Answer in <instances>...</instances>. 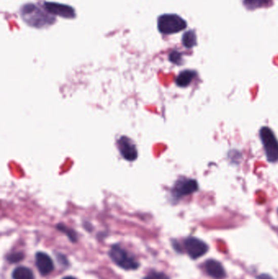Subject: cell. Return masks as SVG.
Wrapping results in <instances>:
<instances>
[{
	"label": "cell",
	"instance_id": "8992f818",
	"mask_svg": "<svg viewBox=\"0 0 278 279\" xmlns=\"http://www.w3.org/2000/svg\"><path fill=\"white\" fill-rule=\"evenodd\" d=\"M187 253L193 260L200 258L208 252V245L205 242L195 237H188L184 242Z\"/></svg>",
	"mask_w": 278,
	"mask_h": 279
},
{
	"label": "cell",
	"instance_id": "5b68a950",
	"mask_svg": "<svg viewBox=\"0 0 278 279\" xmlns=\"http://www.w3.org/2000/svg\"><path fill=\"white\" fill-rule=\"evenodd\" d=\"M198 190V184L193 179L180 178L172 189V194L176 198L188 196Z\"/></svg>",
	"mask_w": 278,
	"mask_h": 279
},
{
	"label": "cell",
	"instance_id": "7c38bea8",
	"mask_svg": "<svg viewBox=\"0 0 278 279\" xmlns=\"http://www.w3.org/2000/svg\"><path fill=\"white\" fill-rule=\"evenodd\" d=\"M243 5L247 10L268 9L273 5V0H242Z\"/></svg>",
	"mask_w": 278,
	"mask_h": 279
},
{
	"label": "cell",
	"instance_id": "4fadbf2b",
	"mask_svg": "<svg viewBox=\"0 0 278 279\" xmlns=\"http://www.w3.org/2000/svg\"><path fill=\"white\" fill-rule=\"evenodd\" d=\"M13 279H34V273L27 267H17L13 272Z\"/></svg>",
	"mask_w": 278,
	"mask_h": 279
},
{
	"label": "cell",
	"instance_id": "9a60e30c",
	"mask_svg": "<svg viewBox=\"0 0 278 279\" xmlns=\"http://www.w3.org/2000/svg\"><path fill=\"white\" fill-rule=\"evenodd\" d=\"M57 228L58 230L67 235V237H69L70 241L73 242V243L77 242V233H75V231L73 230V229H69V227L65 226L63 224H58L57 225Z\"/></svg>",
	"mask_w": 278,
	"mask_h": 279
},
{
	"label": "cell",
	"instance_id": "d6986e66",
	"mask_svg": "<svg viewBox=\"0 0 278 279\" xmlns=\"http://www.w3.org/2000/svg\"><path fill=\"white\" fill-rule=\"evenodd\" d=\"M258 279H273L272 278L270 275L266 274V273H264V274L259 275V277H258Z\"/></svg>",
	"mask_w": 278,
	"mask_h": 279
},
{
	"label": "cell",
	"instance_id": "277c9868",
	"mask_svg": "<svg viewBox=\"0 0 278 279\" xmlns=\"http://www.w3.org/2000/svg\"><path fill=\"white\" fill-rule=\"evenodd\" d=\"M109 255L111 260L122 269L132 270L138 269L140 266V264L134 258V256L130 255V253L124 248H122L120 245L112 246V248L109 250Z\"/></svg>",
	"mask_w": 278,
	"mask_h": 279
},
{
	"label": "cell",
	"instance_id": "5bb4252c",
	"mask_svg": "<svg viewBox=\"0 0 278 279\" xmlns=\"http://www.w3.org/2000/svg\"><path fill=\"white\" fill-rule=\"evenodd\" d=\"M182 44L188 49L197 45V35L193 30H188L183 34Z\"/></svg>",
	"mask_w": 278,
	"mask_h": 279
},
{
	"label": "cell",
	"instance_id": "ba28073f",
	"mask_svg": "<svg viewBox=\"0 0 278 279\" xmlns=\"http://www.w3.org/2000/svg\"><path fill=\"white\" fill-rule=\"evenodd\" d=\"M120 153L127 161H135L138 157V152L134 142L128 137H122L117 141Z\"/></svg>",
	"mask_w": 278,
	"mask_h": 279
},
{
	"label": "cell",
	"instance_id": "2e32d148",
	"mask_svg": "<svg viewBox=\"0 0 278 279\" xmlns=\"http://www.w3.org/2000/svg\"><path fill=\"white\" fill-rule=\"evenodd\" d=\"M169 60L172 63L176 64V65H180L182 63V55L181 53H179L178 51H173L172 53H170Z\"/></svg>",
	"mask_w": 278,
	"mask_h": 279
},
{
	"label": "cell",
	"instance_id": "6da1fadb",
	"mask_svg": "<svg viewBox=\"0 0 278 279\" xmlns=\"http://www.w3.org/2000/svg\"><path fill=\"white\" fill-rule=\"evenodd\" d=\"M20 16L25 24L35 29L50 27L56 22V17L48 13L44 6L32 3L22 5Z\"/></svg>",
	"mask_w": 278,
	"mask_h": 279
},
{
	"label": "cell",
	"instance_id": "9c48e42d",
	"mask_svg": "<svg viewBox=\"0 0 278 279\" xmlns=\"http://www.w3.org/2000/svg\"><path fill=\"white\" fill-rule=\"evenodd\" d=\"M35 262L38 271L44 276L49 274L54 270V263L47 253L42 252H37L35 256Z\"/></svg>",
	"mask_w": 278,
	"mask_h": 279
},
{
	"label": "cell",
	"instance_id": "7a4b0ae2",
	"mask_svg": "<svg viewBox=\"0 0 278 279\" xmlns=\"http://www.w3.org/2000/svg\"><path fill=\"white\" fill-rule=\"evenodd\" d=\"M186 27V21L177 14H163L157 18V29L166 35L177 34Z\"/></svg>",
	"mask_w": 278,
	"mask_h": 279
},
{
	"label": "cell",
	"instance_id": "3957f363",
	"mask_svg": "<svg viewBox=\"0 0 278 279\" xmlns=\"http://www.w3.org/2000/svg\"><path fill=\"white\" fill-rule=\"evenodd\" d=\"M259 137L264 145L266 157L269 163L278 161V140L272 129L268 127H262L259 131Z\"/></svg>",
	"mask_w": 278,
	"mask_h": 279
},
{
	"label": "cell",
	"instance_id": "ac0fdd59",
	"mask_svg": "<svg viewBox=\"0 0 278 279\" xmlns=\"http://www.w3.org/2000/svg\"><path fill=\"white\" fill-rule=\"evenodd\" d=\"M143 279H170V277H168V275L162 273V272L152 271Z\"/></svg>",
	"mask_w": 278,
	"mask_h": 279
},
{
	"label": "cell",
	"instance_id": "ffe728a7",
	"mask_svg": "<svg viewBox=\"0 0 278 279\" xmlns=\"http://www.w3.org/2000/svg\"><path fill=\"white\" fill-rule=\"evenodd\" d=\"M62 279H77L76 277H72V276H67V277H64Z\"/></svg>",
	"mask_w": 278,
	"mask_h": 279
},
{
	"label": "cell",
	"instance_id": "e0dca14e",
	"mask_svg": "<svg viewBox=\"0 0 278 279\" xmlns=\"http://www.w3.org/2000/svg\"><path fill=\"white\" fill-rule=\"evenodd\" d=\"M24 257L25 256L22 252H14V253H11L7 256V260H9L10 263H17L23 260Z\"/></svg>",
	"mask_w": 278,
	"mask_h": 279
},
{
	"label": "cell",
	"instance_id": "30bf717a",
	"mask_svg": "<svg viewBox=\"0 0 278 279\" xmlns=\"http://www.w3.org/2000/svg\"><path fill=\"white\" fill-rule=\"evenodd\" d=\"M204 269L207 274L214 279H224L226 277L225 269L220 261L210 259L204 263Z\"/></svg>",
	"mask_w": 278,
	"mask_h": 279
},
{
	"label": "cell",
	"instance_id": "8fae6325",
	"mask_svg": "<svg viewBox=\"0 0 278 279\" xmlns=\"http://www.w3.org/2000/svg\"><path fill=\"white\" fill-rule=\"evenodd\" d=\"M197 75V72L191 69H185L179 73L176 79V84L181 88L188 87L192 83L193 78Z\"/></svg>",
	"mask_w": 278,
	"mask_h": 279
},
{
	"label": "cell",
	"instance_id": "52a82bcc",
	"mask_svg": "<svg viewBox=\"0 0 278 279\" xmlns=\"http://www.w3.org/2000/svg\"><path fill=\"white\" fill-rule=\"evenodd\" d=\"M44 9L48 11V13L53 16L67 18V19H73L76 17L75 10L73 7L67 5H62L58 3L44 2L43 4Z\"/></svg>",
	"mask_w": 278,
	"mask_h": 279
}]
</instances>
